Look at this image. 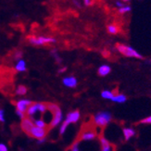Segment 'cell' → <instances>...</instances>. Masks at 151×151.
<instances>
[{"instance_id": "obj_1", "label": "cell", "mask_w": 151, "mask_h": 151, "mask_svg": "<svg viewBox=\"0 0 151 151\" xmlns=\"http://www.w3.org/2000/svg\"><path fill=\"white\" fill-rule=\"evenodd\" d=\"M47 109L53 114V119H52V121L50 122V127L51 128L56 127L62 121V111L58 105L52 104V103L47 104Z\"/></svg>"}, {"instance_id": "obj_2", "label": "cell", "mask_w": 151, "mask_h": 151, "mask_svg": "<svg viewBox=\"0 0 151 151\" xmlns=\"http://www.w3.org/2000/svg\"><path fill=\"white\" fill-rule=\"evenodd\" d=\"M79 119H80V111H79V110H74V111H71V112H70L67 115L66 119H65L63 123L61 124L60 129V134L63 135L64 133L66 132V130H67V128H68V126L70 125V124L77 122Z\"/></svg>"}, {"instance_id": "obj_3", "label": "cell", "mask_w": 151, "mask_h": 151, "mask_svg": "<svg viewBox=\"0 0 151 151\" xmlns=\"http://www.w3.org/2000/svg\"><path fill=\"white\" fill-rule=\"evenodd\" d=\"M116 48L118 49V51H119L121 54H122L125 57L135 58H139V60H143V56L140 55L138 52L134 50L133 47H129V45H125L123 44H117Z\"/></svg>"}, {"instance_id": "obj_4", "label": "cell", "mask_w": 151, "mask_h": 151, "mask_svg": "<svg viewBox=\"0 0 151 151\" xmlns=\"http://www.w3.org/2000/svg\"><path fill=\"white\" fill-rule=\"evenodd\" d=\"M28 41L31 45H36V47H40L47 44L56 43V39L53 37H47V36H35V35H29L27 37Z\"/></svg>"}, {"instance_id": "obj_5", "label": "cell", "mask_w": 151, "mask_h": 151, "mask_svg": "<svg viewBox=\"0 0 151 151\" xmlns=\"http://www.w3.org/2000/svg\"><path fill=\"white\" fill-rule=\"evenodd\" d=\"M111 118L112 117H111V114L109 112L102 111V112H98L97 114H96V116L94 118V121L98 127L105 128L111 121Z\"/></svg>"}, {"instance_id": "obj_6", "label": "cell", "mask_w": 151, "mask_h": 151, "mask_svg": "<svg viewBox=\"0 0 151 151\" xmlns=\"http://www.w3.org/2000/svg\"><path fill=\"white\" fill-rule=\"evenodd\" d=\"M30 135L32 137H34V138H36V139H42V138H45V135H47V131L45 129H42V128H38L36 126H34L31 130L30 132Z\"/></svg>"}, {"instance_id": "obj_7", "label": "cell", "mask_w": 151, "mask_h": 151, "mask_svg": "<svg viewBox=\"0 0 151 151\" xmlns=\"http://www.w3.org/2000/svg\"><path fill=\"white\" fill-rule=\"evenodd\" d=\"M32 103L34 102H32L31 100H28V99H21L16 103V109L22 111L23 113L27 112V109Z\"/></svg>"}, {"instance_id": "obj_8", "label": "cell", "mask_w": 151, "mask_h": 151, "mask_svg": "<svg viewBox=\"0 0 151 151\" xmlns=\"http://www.w3.org/2000/svg\"><path fill=\"white\" fill-rule=\"evenodd\" d=\"M96 136V134L93 128H90L88 130H85L80 134L79 140H83V141H88V140H93Z\"/></svg>"}, {"instance_id": "obj_9", "label": "cell", "mask_w": 151, "mask_h": 151, "mask_svg": "<svg viewBox=\"0 0 151 151\" xmlns=\"http://www.w3.org/2000/svg\"><path fill=\"white\" fill-rule=\"evenodd\" d=\"M34 126H35L34 122H32V120L29 119V118H24V119H22V123H21V127L23 132L26 133L28 135H30V132H31V130L34 128Z\"/></svg>"}, {"instance_id": "obj_10", "label": "cell", "mask_w": 151, "mask_h": 151, "mask_svg": "<svg viewBox=\"0 0 151 151\" xmlns=\"http://www.w3.org/2000/svg\"><path fill=\"white\" fill-rule=\"evenodd\" d=\"M62 83L65 86L70 87V88H74L77 86V80H76V78L73 76L65 77L62 80Z\"/></svg>"}, {"instance_id": "obj_11", "label": "cell", "mask_w": 151, "mask_h": 151, "mask_svg": "<svg viewBox=\"0 0 151 151\" xmlns=\"http://www.w3.org/2000/svg\"><path fill=\"white\" fill-rule=\"evenodd\" d=\"M99 140H100L101 146H102L101 151H112L113 150V147L110 145V143L106 138H105L104 136H100Z\"/></svg>"}, {"instance_id": "obj_12", "label": "cell", "mask_w": 151, "mask_h": 151, "mask_svg": "<svg viewBox=\"0 0 151 151\" xmlns=\"http://www.w3.org/2000/svg\"><path fill=\"white\" fill-rule=\"evenodd\" d=\"M39 105H40V102H35L32 103L29 107V109H27V115L29 117H32L35 114H36L37 111H39Z\"/></svg>"}, {"instance_id": "obj_13", "label": "cell", "mask_w": 151, "mask_h": 151, "mask_svg": "<svg viewBox=\"0 0 151 151\" xmlns=\"http://www.w3.org/2000/svg\"><path fill=\"white\" fill-rule=\"evenodd\" d=\"M110 71H111V69L109 66H108V65H102V66L98 69L97 73L100 76H106L109 73H110Z\"/></svg>"}, {"instance_id": "obj_14", "label": "cell", "mask_w": 151, "mask_h": 151, "mask_svg": "<svg viewBox=\"0 0 151 151\" xmlns=\"http://www.w3.org/2000/svg\"><path fill=\"white\" fill-rule=\"evenodd\" d=\"M123 134H124V138H125V140L128 141L131 137H133L135 134V131L132 128H124Z\"/></svg>"}, {"instance_id": "obj_15", "label": "cell", "mask_w": 151, "mask_h": 151, "mask_svg": "<svg viewBox=\"0 0 151 151\" xmlns=\"http://www.w3.org/2000/svg\"><path fill=\"white\" fill-rule=\"evenodd\" d=\"M15 69H16L17 71H19V73H22V71H25L26 70H27V67H26V62L23 60H19L17 62V64H16Z\"/></svg>"}, {"instance_id": "obj_16", "label": "cell", "mask_w": 151, "mask_h": 151, "mask_svg": "<svg viewBox=\"0 0 151 151\" xmlns=\"http://www.w3.org/2000/svg\"><path fill=\"white\" fill-rule=\"evenodd\" d=\"M34 124L35 126L38 127V128H42V129H45L47 128V123L45 122L43 120V119H36V120H34Z\"/></svg>"}, {"instance_id": "obj_17", "label": "cell", "mask_w": 151, "mask_h": 151, "mask_svg": "<svg viewBox=\"0 0 151 151\" xmlns=\"http://www.w3.org/2000/svg\"><path fill=\"white\" fill-rule=\"evenodd\" d=\"M101 96L106 98V99H111L114 97V92H111V91H108V90H105L101 93Z\"/></svg>"}, {"instance_id": "obj_18", "label": "cell", "mask_w": 151, "mask_h": 151, "mask_svg": "<svg viewBox=\"0 0 151 151\" xmlns=\"http://www.w3.org/2000/svg\"><path fill=\"white\" fill-rule=\"evenodd\" d=\"M27 93V87L24 86V85H19L16 89V94L19 96H24Z\"/></svg>"}, {"instance_id": "obj_19", "label": "cell", "mask_w": 151, "mask_h": 151, "mask_svg": "<svg viewBox=\"0 0 151 151\" xmlns=\"http://www.w3.org/2000/svg\"><path fill=\"white\" fill-rule=\"evenodd\" d=\"M112 100L115 102H118V103H124L127 100V97L124 95H116L112 98Z\"/></svg>"}, {"instance_id": "obj_20", "label": "cell", "mask_w": 151, "mask_h": 151, "mask_svg": "<svg viewBox=\"0 0 151 151\" xmlns=\"http://www.w3.org/2000/svg\"><path fill=\"white\" fill-rule=\"evenodd\" d=\"M107 29L110 35H116L118 34V32H119V28H118L115 24H109Z\"/></svg>"}, {"instance_id": "obj_21", "label": "cell", "mask_w": 151, "mask_h": 151, "mask_svg": "<svg viewBox=\"0 0 151 151\" xmlns=\"http://www.w3.org/2000/svg\"><path fill=\"white\" fill-rule=\"evenodd\" d=\"M51 55L53 56L55 58V60L58 63H61V58H60V56H58V54L57 53V50L56 49H53L51 51Z\"/></svg>"}, {"instance_id": "obj_22", "label": "cell", "mask_w": 151, "mask_h": 151, "mask_svg": "<svg viewBox=\"0 0 151 151\" xmlns=\"http://www.w3.org/2000/svg\"><path fill=\"white\" fill-rule=\"evenodd\" d=\"M131 10H132V8H131L130 6H124L123 8L119 9V12L121 14H124V13H126V12H130Z\"/></svg>"}, {"instance_id": "obj_23", "label": "cell", "mask_w": 151, "mask_h": 151, "mask_svg": "<svg viewBox=\"0 0 151 151\" xmlns=\"http://www.w3.org/2000/svg\"><path fill=\"white\" fill-rule=\"evenodd\" d=\"M22 56H23L22 51H17L16 53H15V60H18V61L22 60Z\"/></svg>"}, {"instance_id": "obj_24", "label": "cell", "mask_w": 151, "mask_h": 151, "mask_svg": "<svg viewBox=\"0 0 151 151\" xmlns=\"http://www.w3.org/2000/svg\"><path fill=\"white\" fill-rule=\"evenodd\" d=\"M70 151H80V149H79V142H75L73 147H71V149Z\"/></svg>"}, {"instance_id": "obj_25", "label": "cell", "mask_w": 151, "mask_h": 151, "mask_svg": "<svg viewBox=\"0 0 151 151\" xmlns=\"http://www.w3.org/2000/svg\"><path fill=\"white\" fill-rule=\"evenodd\" d=\"M0 122H5V111H4V109H0Z\"/></svg>"}, {"instance_id": "obj_26", "label": "cell", "mask_w": 151, "mask_h": 151, "mask_svg": "<svg viewBox=\"0 0 151 151\" xmlns=\"http://www.w3.org/2000/svg\"><path fill=\"white\" fill-rule=\"evenodd\" d=\"M140 122L141 123H151V116H149L147 118H145V119L142 120Z\"/></svg>"}, {"instance_id": "obj_27", "label": "cell", "mask_w": 151, "mask_h": 151, "mask_svg": "<svg viewBox=\"0 0 151 151\" xmlns=\"http://www.w3.org/2000/svg\"><path fill=\"white\" fill-rule=\"evenodd\" d=\"M15 112H16V114L19 117V118H21V119L22 120V119H24V113L23 112H22V111H19V110H17L16 109V111H15Z\"/></svg>"}, {"instance_id": "obj_28", "label": "cell", "mask_w": 151, "mask_h": 151, "mask_svg": "<svg viewBox=\"0 0 151 151\" xmlns=\"http://www.w3.org/2000/svg\"><path fill=\"white\" fill-rule=\"evenodd\" d=\"M115 4H116V6H117L119 9H122V8H123V6H124L123 2H122V1H119V0H118V1H116Z\"/></svg>"}, {"instance_id": "obj_29", "label": "cell", "mask_w": 151, "mask_h": 151, "mask_svg": "<svg viewBox=\"0 0 151 151\" xmlns=\"http://www.w3.org/2000/svg\"><path fill=\"white\" fill-rule=\"evenodd\" d=\"M0 151H8V147H6V146L2 143H0Z\"/></svg>"}, {"instance_id": "obj_30", "label": "cell", "mask_w": 151, "mask_h": 151, "mask_svg": "<svg viewBox=\"0 0 151 151\" xmlns=\"http://www.w3.org/2000/svg\"><path fill=\"white\" fill-rule=\"evenodd\" d=\"M66 70H67V68H66V67L61 68L60 70H58V73H64V71H66Z\"/></svg>"}, {"instance_id": "obj_31", "label": "cell", "mask_w": 151, "mask_h": 151, "mask_svg": "<svg viewBox=\"0 0 151 151\" xmlns=\"http://www.w3.org/2000/svg\"><path fill=\"white\" fill-rule=\"evenodd\" d=\"M84 1V4H85V6H90L91 5V0H83Z\"/></svg>"}, {"instance_id": "obj_32", "label": "cell", "mask_w": 151, "mask_h": 151, "mask_svg": "<svg viewBox=\"0 0 151 151\" xmlns=\"http://www.w3.org/2000/svg\"><path fill=\"white\" fill-rule=\"evenodd\" d=\"M73 3L76 5V6H78V8H80V6H81V4H80V2L77 1V0H73Z\"/></svg>"}, {"instance_id": "obj_33", "label": "cell", "mask_w": 151, "mask_h": 151, "mask_svg": "<svg viewBox=\"0 0 151 151\" xmlns=\"http://www.w3.org/2000/svg\"><path fill=\"white\" fill-rule=\"evenodd\" d=\"M44 142H45V138H42V139H39V140L37 141V144H42V143H44Z\"/></svg>"}, {"instance_id": "obj_34", "label": "cell", "mask_w": 151, "mask_h": 151, "mask_svg": "<svg viewBox=\"0 0 151 151\" xmlns=\"http://www.w3.org/2000/svg\"><path fill=\"white\" fill-rule=\"evenodd\" d=\"M131 0H122V2H129Z\"/></svg>"}]
</instances>
